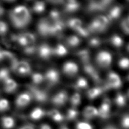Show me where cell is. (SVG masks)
Masks as SVG:
<instances>
[{
  "mask_svg": "<svg viewBox=\"0 0 129 129\" xmlns=\"http://www.w3.org/2000/svg\"><path fill=\"white\" fill-rule=\"evenodd\" d=\"M76 129H93V128L88 123L80 122L76 125Z\"/></svg>",
  "mask_w": 129,
  "mask_h": 129,
  "instance_id": "obj_32",
  "label": "cell"
},
{
  "mask_svg": "<svg viewBox=\"0 0 129 129\" xmlns=\"http://www.w3.org/2000/svg\"><path fill=\"white\" fill-rule=\"evenodd\" d=\"M96 61L98 65L100 66L101 68H108L112 63V55L108 52L101 51L97 55Z\"/></svg>",
  "mask_w": 129,
  "mask_h": 129,
  "instance_id": "obj_4",
  "label": "cell"
},
{
  "mask_svg": "<svg viewBox=\"0 0 129 129\" xmlns=\"http://www.w3.org/2000/svg\"><path fill=\"white\" fill-rule=\"evenodd\" d=\"M38 53L41 58L47 59L50 57L52 53V50L48 45L43 44L39 48Z\"/></svg>",
  "mask_w": 129,
  "mask_h": 129,
  "instance_id": "obj_14",
  "label": "cell"
},
{
  "mask_svg": "<svg viewBox=\"0 0 129 129\" xmlns=\"http://www.w3.org/2000/svg\"><path fill=\"white\" fill-rule=\"evenodd\" d=\"M9 71L8 69L3 68L0 69V80L3 82L7 78H9Z\"/></svg>",
  "mask_w": 129,
  "mask_h": 129,
  "instance_id": "obj_27",
  "label": "cell"
},
{
  "mask_svg": "<svg viewBox=\"0 0 129 129\" xmlns=\"http://www.w3.org/2000/svg\"><path fill=\"white\" fill-rule=\"evenodd\" d=\"M83 116L88 119L94 118L98 116V110L93 106H87L83 110Z\"/></svg>",
  "mask_w": 129,
  "mask_h": 129,
  "instance_id": "obj_12",
  "label": "cell"
},
{
  "mask_svg": "<svg viewBox=\"0 0 129 129\" xmlns=\"http://www.w3.org/2000/svg\"><path fill=\"white\" fill-rule=\"evenodd\" d=\"M121 124L124 129H129V114H126L122 118Z\"/></svg>",
  "mask_w": 129,
  "mask_h": 129,
  "instance_id": "obj_28",
  "label": "cell"
},
{
  "mask_svg": "<svg viewBox=\"0 0 129 129\" xmlns=\"http://www.w3.org/2000/svg\"><path fill=\"white\" fill-rule=\"evenodd\" d=\"M9 108V102L6 99H0V112L6 111Z\"/></svg>",
  "mask_w": 129,
  "mask_h": 129,
  "instance_id": "obj_26",
  "label": "cell"
},
{
  "mask_svg": "<svg viewBox=\"0 0 129 129\" xmlns=\"http://www.w3.org/2000/svg\"><path fill=\"white\" fill-rule=\"evenodd\" d=\"M33 10L35 13H42L45 9V4L43 2L38 1H36L33 5Z\"/></svg>",
  "mask_w": 129,
  "mask_h": 129,
  "instance_id": "obj_22",
  "label": "cell"
},
{
  "mask_svg": "<svg viewBox=\"0 0 129 129\" xmlns=\"http://www.w3.org/2000/svg\"><path fill=\"white\" fill-rule=\"evenodd\" d=\"M79 114V112L75 109V108H73L72 109H70L67 113V118L68 120H73L77 117Z\"/></svg>",
  "mask_w": 129,
  "mask_h": 129,
  "instance_id": "obj_24",
  "label": "cell"
},
{
  "mask_svg": "<svg viewBox=\"0 0 129 129\" xmlns=\"http://www.w3.org/2000/svg\"><path fill=\"white\" fill-rule=\"evenodd\" d=\"M45 79L46 80L48 83L54 85L58 83L60 79V75L58 71L55 69H51L48 70L44 76Z\"/></svg>",
  "mask_w": 129,
  "mask_h": 129,
  "instance_id": "obj_7",
  "label": "cell"
},
{
  "mask_svg": "<svg viewBox=\"0 0 129 129\" xmlns=\"http://www.w3.org/2000/svg\"><path fill=\"white\" fill-rule=\"evenodd\" d=\"M31 97H33L36 100L39 101H45L47 99V95L43 91L35 88H31Z\"/></svg>",
  "mask_w": 129,
  "mask_h": 129,
  "instance_id": "obj_15",
  "label": "cell"
},
{
  "mask_svg": "<svg viewBox=\"0 0 129 129\" xmlns=\"http://www.w3.org/2000/svg\"><path fill=\"white\" fill-rule=\"evenodd\" d=\"M68 43L70 45H76L78 43H79V39L75 36L71 37V38H70V39H68Z\"/></svg>",
  "mask_w": 129,
  "mask_h": 129,
  "instance_id": "obj_35",
  "label": "cell"
},
{
  "mask_svg": "<svg viewBox=\"0 0 129 129\" xmlns=\"http://www.w3.org/2000/svg\"><path fill=\"white\" fill-rule=\"evenodd\" d=\"M1 124L5 129H11L15 125V121L10 116H4L1 119Z\"/></svg>",
  "mask_w": 129,
  "mask_h": 129,
  "instance_id": "obj_17",
  "label": "cell"
},
{
  "mask_svg": "<svg viewBox=\"0 0 129 129\" xmlns=\"http://www.w3.org/2000/svg\"><path fill=\"white\" fill-rule=\"evenodd\" d=\"M103 129H117V128L116 127H114V126L109 125V126H106V127H105Z\"/></svg>",
  "mask_w": 129,
  "mask_h": 129,
  "instance_id": "obj_38",
  "label": "cell"
},
{
  "mask_svg": "<svg viewBox=\"0 0 129 129\" xmlns=\"http://www.w3.org/2000/svg\"><path fill=\"white\" fill-rule=\"evenodd\" d=\"M111 103L109 99L105 98L101 104L98 110V116L101 118L106 119L109 116Z\"/></svg>",
  "mask_w": 129,
  "mask_h": 129,
  "instance_id": "obj_6",
  "label": "cell"
},
{
  "mask_svg": "<svg viewBox=\"0 0 129 129\" xmlns=\"http://www.w3.org/2000/svg\"><path fill=\"white\" fill-rule=\"evenodd\" d=\"M46 113L44 110L40 108H35L31 112L30 114V118L33 120H39L45 116Z\"/></svg>",
  "mask_w": 129,
  "mask_h": 129,
  "instance_id": "obj_16",
  "label": "cell"
},
{
  "mask_svg": "<svg viewBox=\"0 0 129 129\" xmlns=\"http://www.w3.org/2000/svg\"><path fill=\"white\" fill-rule=\"evenodd\" d=\"M19 129H35L33 126H29V125H26V126H24L22 127H20Z\"/></svg>",
  "mask_w": 129,
  "mask_h": 129,
  "instance_id": "obj_37",
  "label": "cell"
},
{
  "mask_svg": "<svg viewBox=\"0 0 129 129\" xmlns=\"http://www.w3.org/2000/svg\"><path fill=\"white\" fill-rule=\"evenodd\" d=\"M10 18L14 26L17 28H22L29 24L31 17L27 8L24 6H18L11 11Z\"/></svg>",
  "mask_w": 129,
  "mask_h": 129,
  "instance_id": "obj_1",
  "label": "cell"
},
{
  "mask_svg": "<svg viewBox=\"0 0 129 129\" xmlns=\"http://www.w3.org/2000/svg\"><path fill=\"white\" fill-rule=\"evenodd\" d=\"M127 94H128V96L129 97V90H128V93H127Z\"/></svg>",
  "mask_w": 129,
  "mask_h": 129,
  "instance_id": "obj_41",
  "label": "cell"
},
{
  "mask_svg": "<svg viewBox=\"0 0 129 129\" xmlns=\"http://www.w3.org/2000/svg\"><path fill=\"white\" fill-rule=\"evenodd\" d=\"M31 79L34 84H39L45 80V77L40 73H34L32 75Z\"/></svg>",
  "mask_w": 129,
  "mask_h": 129,
  "instance_id": "obj_23",
  "label": "cell"
},
{
  "mask_svg": "<svg viewBox=\"0 0 129 129\" xmlns=\"http://www.w3.org/2000/svg\"><path fill=\"white\" fill-rule=\"evenodd\" d=\"M128 80H129V75H128Z\"/></svg>",
  "mask_w": 129,
  "mask_h": 129,
  "instance_id": "obj_43",
  "label": "cell"
},
{
  "mask_svg": "<svg viewBox=\"0 0 129 129\" xmlns=\"http://www.w3.org/2000/svg\"><path fill=\"white\" fill-rule=\"evenodd\" d=\"M71 26L74 28H77L81 25V22L80 20L74 19L72 20L71 23Z\"/></svg>",
  "mask_w": 129,
  "mask_h": 129,
  "instance_id": "obj_34",
  "label": "cell"
},
{
  "mask_svg": "<svg viewBox=\"0 0 129 129\" xmlns=\"http://www.w3.org/2000/svg\"><path fill=\"white\" fill-rule=\"evenodd\" d=\"M77 88L80 89H85L88 87V82L83 77H80L77 80L76 84Z\"/></svg>",
  "mask_w": 129,
  "mask_h": 129,
  "instance_id": "obj_25",
  "label": "cell"
},
{
  "mask_svg": "<svg viewBox=\"0 0 129 129\" xmlns=\"http://www.w3.org/2000/svg\"><path fill=\"white\" fill-rule=\"evenodd\" d=\"M8 31V27L6 23L0 21V36L5 35Z\"/></svg>",
  "mask_w": 129,
  "mask_h": 129,
  "instance_id": "obj_31",
  "label": "cell"
},
{
  "mask_svg": "<svg viewBox=\"0 0 129 129\" xmlns=\"http://www.w3.org/2000/svg\"><path fill=\"white\" fill-rule=\"evenodd\" d=\"M115 103L119 107H123L126 103V99L125 96L121 93H119L116 95L114 99Z\"/></svg>",
  "mask_w": 129,
  "mask_h": 129,
  "instance_id": "obj_20",
  "label": "cell"
},
{
  "mask_svg": "<svg viewBox=\"0 0 129 129\" xmlns=\"http://www.w3.org/2000/svg\"><path fill=\"white\" fill-rule=\"evenodd\" d=\"M16 40L20 45L25 48L27 46L35 44V37L31 33L25 32L18 35L16 38Z\"/></svg>",
  "mask_w": 129,
  "mask_h": 129,
  "instance_id": "obj_3",
  "label": "cell"
},
{
  "mask_svg": "<svg viewBox=\"0 0 129 129\" xmlns=\"http://www.w3.org/2000/svg\"><path fill=\"white\" fill-rule=\"evenodd\" d=\"M119 68L126 69L129 68V59L127 58H123L121 59L118 62Z\"/></svg>",
  "mask_w": 129,
  "mask_h": 129,
  "instance_id": "obj_29",
  "label": "cell"
},
{
  "mask_svg": "<svg viewBox=\"0 0 129 129\" xmlns=\"http://www.w3.org/2000/svg\"><path fill=\"white\" fill-rule=\"evenodd\" d=\"M2 13H3V9H2L1 7L0 6V15H1Z\"/></svg>",
  "mask_w": 129,
  "mask_h": 129,
  "instance_id": "obj_39",
  "label": "cell"
},
{
  "mask_svg": "<svg viewBox=\"0 0 129 129\" xmlns=\"http://www.w3.org/2000/svg\"><path fill=\"white\" fill-rule=\"evenodd\" d=\"M60 129H68V128L66 126H63L62 127L60 128Z\"/></svg>",
  "mask_w": 129,
  "mask_h": 129,
  "instance_id": "obj_40",
  "label": "cell"
},
{
  "mask_svg": "<svg viewBox=\"0 0 129 129\" xmlns=\"http://www.w3.org/2000/svg\"><path fill=\"white\" fill-rule=\"evenodd\" d=\"M38 29L42 35H47L50 33L51 24L46 19H42L39 23Z\"/></svg>",
  "mask_w": 129,
  "mask_h": 129,
  "instance_id": "obj_13",
  "label": "cell"
},
{
  "mask_svg": "<svg viewBox=\"0 0 129 129\" xmlns=\"http://www.w3.org/2000/svg\"><path fill=\"white\" fill-rule=\"evenodd\" d=\"M40 129H52V128L48 124H42L40 126Z\"/></svg>",
  "mask_w": 129,
  "mask_h": 129,
  "instance_id": "obj_36",
  "label": "cell"
},
{
  "mask_svg": "<svg viewBox=\"0 0 129 129\" xmlns=\"http://www.w3.org/2000/svg\"><path fill=\"white\" fill-rule=\"evenodd\" d=\"M7 1H13V0H7Z\"/></svg>",
  "mask_w": 129,
  "mask_h": 129,
  "instance_id": "obj_42",
  "label": "cell"
},
{
  "mask_svg": "<svg viewBox=\"0 0 129 129\" xmlns=\"http://www.w3.org/2000/svg\"><path fill=\"white\" fill-rule=\"evenodd\" d=\"M122 86V80L118 74L110 72L108 76V86L112 89H118Z\"/></svg>",
  "mask_w": 129,
  "mask_h": 129,
  "instance_id": "obj_5",
  "label": "cell"
},
{
  "mask_svg": "<svg viewBox=\"0 0 129 129\" xmlns=\"http://www.w3.org/2000/svg\"><path fill=\"white\" fill-rule=\"evenodd\" d=\"M4 89L8 93H11L17 89L18 84L14 80L9 77L3 82Z\"/></svg>",
  "mask_w": 129,
  "mask_h": 129,
  "instance_id": "obj_11",
  "label": "cell"
},
{
  "mask_svg": "<svg viewBox=\"0 0 129 129\" xmlns=\"http://www.w3.org/2000/svg\"><path fill=\"white\" fill-rule=\"evenodd\" d=\"M102 92V88L99 87H94L89 89L87 92V96L89 99H94L100 96Z\"/></svg>",
  "mask_w": 129,
  "mask_h": 129,
  "instance_id": "obj_19",
  "label": "cell"
},
{
  "mask_svg": "<svg viewBox=\"0 0 129 129\" xmlns=\"http://www.w3.org/2000/svg\"><path fill=\"white\" fill-rule=\"evenodd\" d=\"M63 72L68 76H73L76 74L79 71L77 64L73 62H67L64 63L63 67Z\"/></svg>",
  "mask_w": 129,
  "mask_h": 129,
  "instance_id": "obj_10",
  "label": "cell"
},
{
  "mask_svg": "<svg viewBox=\"0 0 129 129\" xmlns=\"http://www.w3.org/2000/svg\"><path fill=\"white\" fill-rule=\"evenodd\" d=\"M11 68L16 73L22 76L29 75L31 71L30 65L25 61H13Z\"/></svg>",
  "mask_w": 129,
  "mask_h": 129,
  "instance_id": "obj_2",
  "label": "cell"
},
{
  "mask_svg": "<svg viewBox=\"0 0 129 129\" xmlns=\"http://www.w3.org/2000/svg\"><path fill=\"white\" fill-rule=\"evenodd\" d=\"M66 52H67V50L65 49V48L61 45H57L56 48V49H55V54L59 56H64V54H66Z\"/></svg>",
  "mask_w": 129,
  "mask_h": 129,
  "instance_id": "obj_30",
  "label": "cell"
},
{
  "mask_svg": "<svg viewBox=\"0 0 129 129\" xmlns=\"http://www.w3.org/2000/svg\"><path fill=\"white\" fill-rule=\"evenodd\" d=\"M81 98L79 93H76L71 96L70 99V102L73 107H76L81 104Z\"/></svg>",
  "mask_w": 129,
  "mask_h": 129,
  "instance_id": "obj_21",
  "label": "cell"
},
{
  "mask_svg": "<svg viewBox=\"0 0 129 129\" xmlns=\"http://www.w3.org/2000/svg\"><path fill=\"white\" fill-rule=\"evenodd\" d=\"M32 97L30 93L24 92L18 96L15 100V104L19 108H24L30 103Z\"/></svg>",
  "mask_w": 129,
  "mask_h": 129,
  "instance_id": "obj_8",
  "label": "cell"
},
{
  "mask_svg": "<svg viewBox=\"0 0 129 129\" xmlns=\"http://www.w3.org/2000/svg\"><path fill=\"white\" fill-rule=\"evenodd\" d=\"M48 116L51 118L53 121L57 122H61L64 119V117L60 112L56 109H52L48 112Z\"/></svg>",
  "mask_w": 129,
  "mask_h": 129,
  "instance_id": "obj_18",
  "label": "cell"
},
{
  "mask_svg": "<svg viewBox=\"0 0 129 129\" xmlns=\"http://www.w3.org/2000/svg\"><path fill=\"white\" fill-rule=\"evenodd\" d=\"M12 54H11L10 53L0 50V61L3 60L4 59L11 58H12Z\"/></svg>",
  "mask_w": 129,
  "mask_h": 129,
  "instance_id": "obj_33",
  "label": "cell"
},
{
  "mask_svg": "<svg viewBox=\"0 0 129 129\" xmlns=\"http://www.w3.org/2000/svg\"><path fill=\"white\" fill-rule=\"evenodd\" d=\"M68 94L65 91H61L55 94L52 98V103L56 106H62L67 100Z\"/></svg>",
  "mask_w": 129,
  "mask_h": 129,
  "instance_id": "obj_9",
  "label": "cell"
}]
</instances>
